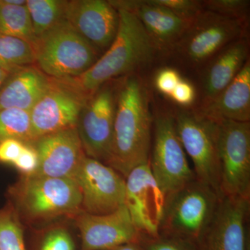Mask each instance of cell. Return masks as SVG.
<instances>
[{
    "mask_svg": "<svg viewBox=\"0 0 250 250\" xmlns=\"http://www.w3.org/2000/svg\"><path fill=\"white\" fill-rule=\"evenodd\" d=\"M149 75H131L118 80L116 113L106 165L125 178L149 161L152 139L153 93Z\"/></svg>",
    "mask_w": 250,
    "mask_h": 250,
    "instance_id": "1",
    "label": "cell"
},
{
    "mask_svg": "<svg viewBox=\"0 0 250 250\" xmlns=\"http://www.w3.org/2000/svg\"><path fill=\"white\" fill-rule=\"evenodd\" d=\"M117 11L118 31L107 50L84 73L62 79L88 98L110 81L135 74L148 75L155 64L162 63L160 52L138 18L129 11Z\"/></svg>",
    "mask_w": 250,
    "mask_h": 250,
    "instance_id": "2",
    "label": "cell"
},
{
    "mask_svg": "<svg viewBox=\"0 0 250 250\" xmlns=\"http://www.w3.org/2000/svg\"><path fill=\"white\" fill-rule=\"evenodd\" d=\"M248 27L249 23L204 10L190 23L163 63L183 72L191 80L195 79L222 49L248 36Z\"/></svg>",
    "mask_w": 250,
    "mask_h": 250,
    "instance_id": "3",
    "label": "cell"
},
{
    "mask_svg": "<svg viewBox=\"0 0 250 250\" xmlns=\"http://www.w3.org/2000/svg\"><path fill=\"white\" fill-rule=\"evenodd\" d=\"M8 201L21 220L43 223L82 211V195L72 178L21 176L9 187Z\"/></svg>",
    "mask_w": 250,
    "mask_h": 250,
    "instance_id": "4",
    "label": "cell"
},
{
    "mask_svg": "<svg viewBox=\"0 0 250 250\" xmlns=\"http://www.w3.org/2000/svg\"><path fill=\"white\" fill-rule=\"evenodd\" d=\"M152 139L149 165L156 183L165 197L196 179L179 141L173 106L153 96Z\"/></svg>",
    "mask_w": 250,
    "mask_h": 250,
    "instance_id": "5",
    "label": "cell"
},
{
    "mask_svg": "<svg viewBox=\"0 0 250 250\" xmlns=\"http://www.w3.org/2000/svg\"><path fill=\"white\" fill-rule=\"evenodd\" d=\"M33 47L36 66L59 80L80 76L100 59V52L65 19L38 37Z\"/></svg>",
    "mask_w": 250,
    "mask_h": 250,
    "instance_id": "6",
    "label": "cell"
},
{
    "mask_svg": "<svg viewBox=\"0 0 250 250\" xmlns=\"http://www.w3.org/2000/svg\"><path fill=\"white\" fill-rule=\"evenodd\" d=\"M220 194L195 179L166 197L160 234L196 244L213 218Z\"/></svg>",
    "mask_w": 250,
    "mask_h": 250,
    "instance_id": "7",
    "label": "cell"
},
{
    "mask_svg": "<svg viewBox=\"0 0 250 250\" xmlns=\"http://www.w3.org/2000/svg\"><path fill=\"white\" fill-rule=\"evenodd\" d=\"M173 106L179 141L191 159L197 180L220 194L218 122L199 113L193 107Z\"/></svg>",
    "mask_w": 250,
    "mask_h": 250,
    "instance_id": "8",
    "label": "cell"
},
{
    "mask_svg": "<svg viewBox=\"0 0 250 250\" xmlns=\"http://www.w3.org/2000/svg\"><path fill=\"white\" fill-rule=\"evenodd\" d=\"M218 122L222 196H250V122Z\"/></svg>",
    "mask_w": 250,
    "mask_h": 250,
    "instance_id": "9",
    "label": "cell"
},
{
    "mask_svg": "<svg viewBox=\"0 0 250 250\" xmlns=\"http://www.w3.org/2000/svg\"><path fill=\"white\" fill-rule=\"evenodd\" d=\"M118 80L104 83L90 96L77 125L85 156L105 164L111 149Z\"/></svg>",
    "mask_w": 250,
    "mask_h": 250,
    "instance_id": "10",
    "label": "cell"
},
{
    "mask_svg": "<svg viewBox=\"0 0 250 250\" xmlns=\"http://www.w3.org/2000/svg\"><path fill=\"white\" fill-rule=\"evenodd\" d=\"M89 98L65 81L50 77L47 90L29 111L34 141L77 127L81 111Z\"/></svg>",
    "mask_w": 250,
    "mask_h": 250,
    "instance_id": "11",
    "label": "cell"
},
{
    "mask_svg": "<svg viewBox=\"0 0 250 250\" xmlns=\"http://www.w3.org/2000/svg\"><path fill=\"white\" fill-rule=\"evenodd\" d=\"M72 179L80 190L83 211L107 214L125 205V177L101 161L83 156Z\"/></svg>",
    "mask_w": 250,
    "mask_h": 250,
    "instance_id": "12",
    "label": "cell"
},
{
    "mask_svg": "<svg viewBox=\"0 0 250 250\" xmlns=\"http://www.w3.org/2000/svg\"><path fill=\"white\" fill-rule=\"evenodd\" d=\"M125 184V205L141 238L159 236L166 197L153 176L149 161L132 169Z\"/></svg>",
    "mask_w": 250,
    "mask_h": 250,
    "instance_id": "13",
    "label": "cell"
},
{
    "mask_svg": "<svg viewBox=\"0 0 250 250\" xmlns=\"http://www.w3.org/2000/svg\"><path fill=\"white\" fill-rule=\"evenodd\" d=\"M250 196H222L197 250H249Z\"/></svg>",
    "mask_w": 250,
    "mask_h": 250,
    "instance_id": "14",
    "label": "cell"
},
{
    "mask_svg": "<svg viewBox=\"0 0 250 250\" xmlns=\"http://www.w3.org/2000/svg\"><path fill=\"white\" fill-rule=\"evenodd\" d=\"M72 219L80 233L82 250H111L141 241L125 205L107 214H90L82 210Z\"/></svg>",
    "mask_w": 250,
    "mask_h": 250,
    "instance_id": "15",
    "label": "cell"
},
{
    "mask_svg": "<svg viewBox=\"0 0 250 250\" xmlns=\"http://www.w3.org/2000/svg\"><path fill=\"white\" fill-rule=\"evenodd\" d=\"M65 18L100 54L111 46L119 24L118 11L104 0L66 1Z\"/></svg>",
    "mask_w": 250,
    "mask_h": 250,
    "instance_id": "16",
    "label": "cell"
},
{
    "mask_svg": "<svg viewBox=\"0 0 250 250\" xmlns=\"http://www.w3.org/2000/svg\"><path fill=\"white\" fill-rule=\"evenodd\" d=\"M248 59V36L233 41L222 49L194 79L197 98L192 107H202L214 100L232 82Z\"/></svg>",
    "mask_w": 250,
    "mask_h": 250,
    "instance_id": "17",
    "label": "cell"
},
{
    "mask_svg": "<svg viewBox=\"0 0 250 250\" xmlns=\"http://www.w3.org/2000/svg\"><path fill=\"white\" fill-rule=\"evenodd\" d=\"M115 9L129 11L138 18L164 59L180 40L190 22L153 0H113Z\"/></svg>",
    "mask_w": 250,
    "mask_h": 250,
    "instance_id": "18",
    "label": "cell"
},
{
    "mask_svg": "<svg viewBox=\"0 0 250 250\" xmlns=\"http://www.w3.org/2000/svg\"><path fill=\"white\" fill-rule=\"evenodd\" d=\"M31 143L39 156L34 175L72 179L85 156L77 127L41 136Z\"/></svg>",
    "mask_w": 250,
    "mask_h": 250,
    "instance_id": "19",
    "label": "cell"
},
{
    "mask_svg": "<svg viewBox=\"0 0 250 250\" xmlns=\"http://www.w3.org/2000/svg\"><path fill=\"white\" fill-rule=\"evenodd\" d=\"M50 77L36 65L9 73L0 87V110L16 108L30 111L47 90Z\"/></svg>",
    "mask_w": 250,
    "mask_h": 250,
    "instance_id": "20",
    "label": "cell"
},
{
    "mask_svg": "<svg viewBox=\"0 0 250 250\" xmlns=\"http://www.w3.org/2000/svg\"><path fill=\"white\" fill-rule=\"evenodd\" d=\"M193 108L210 119L250 122V59L214 100Z\"/></svg>",
    "mask_w": 250,
    "mask_h": 250,
    "instance_id": "21",
    "label": "cell"
},
{
    "mask_svg": "<svg viewBox=\"0 0 250 250\" xmlns=\"http://www.w3.org/2000/svg\"><path fill=\"white\" fill-rule=\"evenodd\" d=\"M0 34L22 39L33 45L36 37L26 5L16 6L0 0Z\"/></svg>",
    "mask_w": 250,
    "mask_h": 250,
    "instance_id": "22",
    "label": "cell"
},
{
    "mask_svg": "<svg viewBox=\"0 0 250 250\" xmlns=\"http://www.w3.org/2000/svg\"><path fill=\"white\" fill-rule=\"evenodd\" d=\"M66 1L27 0L28 11L36 39L57 25L65 18Z\"/></svg>",
    "mask_w": 250,
    "mask_h": 250,
    "instance_id": "23",
    "label": "cell"
},
{
    "mask_svg": "<svg viewBox=\"0 0 250 250\" xmlns=\"http://www.w3.org/2000/svg\"><path fill=\"white\" fill-rule=\"evenodd\" d=\"M34 47L18 38L0 34V67L12 73L21 67L35 65Z\"/></svg>",
    "mask_w": 250,
    "mask_h": 250,
    "instance_id": "24",
    "label": "cell"
},
{
    "mask_svg": "<svg viewBox=\"0 0 250 250\" xmlns=\"http://www.w3.org/2000/svg\"><path fill=\"white\" fill-rule=\"evenodd\" d=\"M9 139L25 143L34 141L29 111L16 108L0 110V143Z\"/></svg>",
    "mask_w": 250,
    "mask_h": 250,
    "instance_id": "25",
    "label": "cell"
},
{
    "mask_svg": "<svg viewBox=\"0 0 250 250\" xmlns=\"http://www.w3.org/2000/svg\"><path fill=\"white\" fill-rule=\"evenodd\" d=\"M0 250H26L22 220L9 201L0 208Z\"/></svg>",
    "mask_w": 250,
    "mask_h": 250,
    "instance_id": "26",
    "label": "cell"
},
{
    "mask_svg": "<svg viewBox=\"0 0 250 250\" xmlns=\"http://www.w3.org/2000/svg\"><path fill=\"white\" fill-rule=\"evenodd\" d=\"M202 3L205 11L249 23L250 1L248 0H204Z\"/></svg>",
    "mask_w": 250,
    "mask_h": 250,
    "instance_id": "27",
    "label": "cell"
},
{
    "mask_svg": "<svg viewBox=\"0 0 250 250\" xmlns=\"http://www.w3.org/2000/svg\"><path fill=\"white\" fill-rule=\"evenodd\" d=\"M156 4L170 10L187 22H191L204 11L202 1L197 0H153Z\"/></svg>",
    "mask_w": 250,
    "mask_h": 250,
    "instance_id": "28",
    "label": "cell"
},
{
    "mask_svg": "<svg viewBox=\"0 0 250 250\" xmlns=\"http://www.w3.org/2000/svg\"><path fill=\"white\" fill-rule=\"evenodd\" d=\"M40 250H75V242L66 229L54 227L44 235Z\"/></svg>",
    "mask_w": 250,
    "mask_h": 250,
    "instance_id": "29",
    "label": "cell"
},
{
    "mask_svg": "<svg viewBox=\"0 0 250 250\" xmlns=\"http://www.w3.org/2000/svg\"><path fill=\"white\" fill-rule=\"evenodd\" d=\"M140 245L143 250H197L191 243L163 234L155 238H141Z\"/></svg>",
    "mask_w": 250,
    "mask_h": 250,
    "instance_id": "30",
    "label": "cell"
},
{
    "mask_svg": "<svg viewBox=\"0 0 250 250\" xmlns=\"http://www.w3.org/2000/svg\"><path fill=\"white\" fill-rule=\"evenodd\" d=\"M182 78L177 69L163 66L158 69L153 77L152 85L158 93L168 98Z\"/></svg>",
    "mask_w": 250,
    "mask_h": 250,
    "instance_id": "31",
    "label": "cell"
},
{
    "mask_svg": "<svg viewBox=\"0 0 250 250\" xmlns=\"http://www.w3.org/2000/svg\"><path fill=\"white\" fill-rule=\"evenodd\" d=\"M11 166L15 167L21 176L35 174L39 167V156L32 143L24 144L22 152Z\"/></svg>",
    "mask_w": 250,
    "mask_h": 250,
    "instance_id": "32",
    "label": "cell"
},
{
    "mask_svg": "<svg viewBox=\"0 0 250 250\" xmlns=\"http://www.w3.org/2000/svg\"><path fill=\"white\" fill-rule=\"evenodd\" d=\"M197 92L192 82L184 77L171 93L169 99L176 106L192 107L196 101Z\"/></svg>",
    "mask_w": 250,
    "mask_h": 250,
    "instance_id": "33",
    "label": "cell"
},
{
    "mask_svg": "<svg viewBox=\"0 0 250 250\" xmlns=\"http://www.w3.org/2000/svg\"><path fill=\"white\" fill-rule=\"evenodd\" d=\"M25 143L15 139H9L0 143V165L12 166L22 152Z\"/></svg>",
    "mask_w": 250,
    "mask_h": 250,
    "instance_id": "34",
    "label": "cell"
},
{
    "mask_svg": "<svg viewBox=\"0 0 250 250\" xmlns=\"http://www.w3.org/2000/svg\"><path fill=\"white\" fill-rule=\"evenodd\" d=\"M111 250H143L140 243H129L118 247Z\"/></svg>",
    "mask_w": 250,
    "mask_h": 250,
    "instance_id": "35",
    "label": "cell"
},
{
    "mask_svg": "<svg viewBox=\"0 0 250 250\" xmlns=\"http://www.w3.org/2000/svg\"><path fill=\"white\" fill-rule=\"evenodd\" d=\"M4 2L11 5H16V6H24L26 5V1L24 0H4Z\"/></svg>",
    "mask_w": 250,
    "mask_h": 250,
    "instance_id": "36",
    "label": "cell"
},
{
    "mask_svg": "<svg viewBox=\"0 0 250 250\" xmlns=\"http://www.w3.org/2000/svg\"><path fill=\"white\" fill-rule=\"evenodd\" d=\"M9 75V72H6L4 69L0 67V87H1V85L4 83L5 80H6V77H7Z\"/></svg>",
    "mask_w": 250,
    "mask_h": 250,
    "instance_id": "37",
    "label": "cell"
}]
</instances>
